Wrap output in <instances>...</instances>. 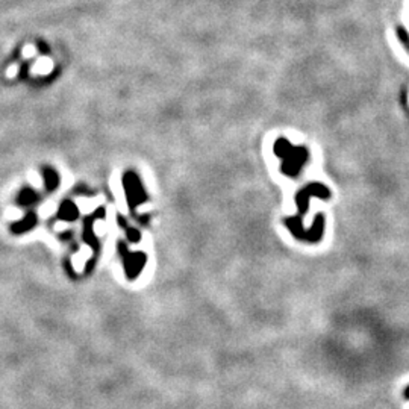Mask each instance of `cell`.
Instances as JSON below:
<instances>
[{
  "label": "cell",
  "mask_w": 409,
  "mask_h": 409,
  "mask_svg": "<svg viewBox=\"0 0 409 409\" xmlns=\"http://www.w3.org/2000/svg\"><path fill=\"white\" fill-rule=\"evenodd\" d=\"M403 396H405V399L406 400H409V385L405 388V391H403Z\"/></svg>",
  "instance_id": "6da1fadb"
}]
</instances>
